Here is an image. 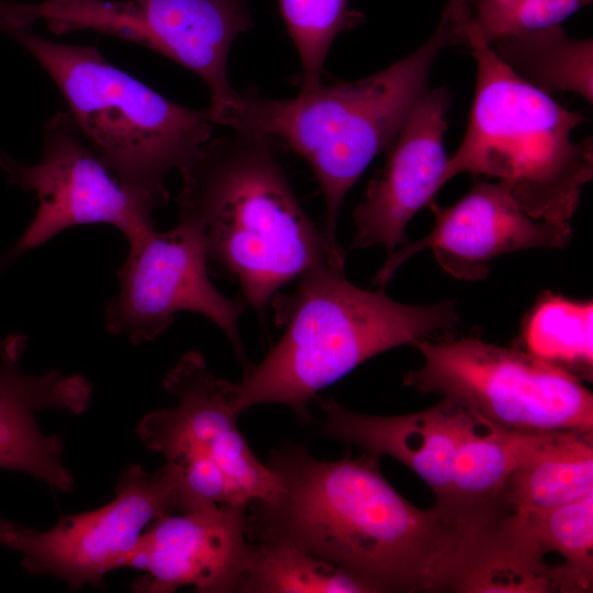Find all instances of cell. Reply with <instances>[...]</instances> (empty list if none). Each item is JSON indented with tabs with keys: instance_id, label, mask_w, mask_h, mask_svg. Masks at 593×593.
Returning <instances> with one entry per match:
<instances>
[{
	"instance_id": "obj_1",
	"label": "cell",
	"mask_w": 593,
	"mask_h": 593,
	"mask_svg": "<svg viewBox=\"0 0 593 593\" xmlns=\"http://www.w3.org/2000/svg\"><path fill=\"white\" fill-rule=\"evenodd\" d=\"M267 466L279 489L247 505L249 541L299 548L373 592H451L463 561L500 513L495 502L456 499L417 508L367 454L322 461L293 445L272 450Z\"/></svg>"
},
{
	"instance_id": "obj_2",
	"label": "cell",
	"mask_w": 593,
	"mask_h": 593,
	"mask_svg": "<svg viewBox=\"0 0 593 593\" xmlns=\"http://www.w3.org/2000/svg\"><path fill=\"white\" fill-rule=\"evenodd\" d=\"M275 145L270 136L230 128L179 168V221L199 231L208 268L234 278L259 315L307 271L345 265L343 249L300 205Z\"/></svg>"
},
{
	"instance_id": "obj_3",
	"label": "cell",
	"mask_w": 593,
	"mask_h": 593,
	"mask_svg": "<svg viewBox=\"0 0 593 593\" xmlns=\"http://www.w3.org/2000/svg\"><path fill=\"white\" fill-rule=\"evenodd\" d=\"M271 304L284 333L242 380L231 382L238 415L258 404H281L306 422L310 401L361 362L398 346L448 336L459 323L454 301L403 304L384 288L353 284L339 267L307 271Z\"/></svg>"
},
{
	"instance_id": "obj_4",
	"label": "cell",
	"mask_w": 593,
	"mask_h": 593,
	"mask_svg": "<svg viewBox=\"0 0 593 593\" xmlns=\"http://www.w3.org/2000/svg\"><path fill=\"white\" fill-rule=\"evenodd\" d=\"M463 45L459 20L446 3L430 37L409 56L356 81L301 90L289 99L235 91L208 110L213 124L279 137L311 168L326 208L324 234L334 246L344 199L372 159L393 143L428 90L430 70L445 48Z\"/></svg>"
},
{
	"instance_id": "obj_5",
	"label": "cell",
	"mask_w": 593,
	"mask_h": 593,
	"mask_svg": "<svg viewBox=\"0 0 593 593\" xmlns=\"http://www.w3.org/2000/svg\"><path fill=\"white\" fill-rule=\"evenodd\" d=\"M448 1L477 61V85L447 182L462 172L496 178L529 216L568 222L593 176L592 137L572 139L586 118L516 75L478 34L465 0Z\"/></svg>"
},
{
	"instance_id": "obj_6",
	"label": "cell",
	"mask_w": 593,
	"mask_h": 593,
	"mask_svg": "<svg viewBox=\"0 0 593 593\" xmlns=\"http://www.w3.org/2000/svg\"><path fill=\"white\" fill-rule=\"evenodd\" d=\"M65 97L79 131L123 182L169 199L166 178L211 138L208 110L178 104L118 68L96 46L8 30Z\"/></svg>"
},
{
	"instance_id": "obj_7",
	"label": "cell",
	"mask_w": 593,
	"mask_h": 593,
	"mask_svg": "<svg viewBox=\"0 0 593 593\" xmlns=\"http://www.w3.org/2000/svg\"><path fill=\"white\" fill-rule=\"evenodd\" d=\"M424 365L404 384L452 398L484 419L518 432L586 430L593 396L572 373L527 351L475 337L414 344Z\"/></svg>"
},
{
	"instance_id": "obj_8",
	"label": "cell",
	"mask_w": 593,
	"mask_h": 593,
	"mask_svg": "<svg viewBox=\"0 0 593 593\" xmlns=\"http://www.w3.org/2000/svg\"><path fill=\"white\" fill-rule=\"evenodd\" d=\"M0 166L12 183L38 200L33 220L2 262L86 224H111L128 246L138 244L156 231L153 211L168 201L120 180L65 111H57L43 127L40 163L25 165L0 153Z\"/></svg>"
},
{
	"instance_id": "obj_9",
	"label": "cell",
	"mask_w": 593,
	"mask_h": 593,
	"mask_svg": "<svg viewBox=\"0 0 593 593\" xmlns=\"http://www.w3.org/2000/svg\"><path fill=\"white\" fill-rule=\"evenodd\" d=\"M249 0H43L23 4L32 24L43 20L54 33L91 30L148 47L199 76L209 87L210 107L235 90L227 59L253 19Z\"/></svg>"
},
{
	"instance_id": "obj_10",
	"label": "cell",
	"mask_w": 593,
	"mask_h": 593,
	"mask_svg": "<svg viewBox=\"0 0 593 593\" xmlns=\"http://www.w3.org/2000/svg\"><path fill=\"white\" fill-rule=\"evenodd\" d=\"M179 482L171 462L155 473L128 466L105 505L63 516L45 532L16 524L5 547L22 555L29 573L57 577L72 590L102 588L107 573L127 566L146 527L178 513Z\"/></svg>"
},
{
	"instance_id": "obj_11",
	"label": "cell",
	"mask_w": 593,
	"mask_h": 593,
	"mask_svg": "<svg viewBox=\"0 0 593 593\" xmlns=\"http://www.w3.org/2000/svg\"><path fill=\"white\" fill-rule=\"evenodd\" d=\"M205 248L199 231L179 221L174 228L154 231L128 246L116 275L119 293L105 307V328L134 345L156 339L180 311L201 314L226 335L247 368L238 331L245 304L223 295L209 278Z\"/></svg>"
},
{
	"instance_id": "obj_12",
	"label": "cell",
	"mask_w": 593,
	"mask_h": 593,
	"mask_svg": "<svg viewBox=\"0 0 593 593\" xmlns=\"http://www.w3.org/2000/svg\"><path fill=\"white\" fill-rule=\"evenodd\" d=\"M163 384L177 404L141 419L136 434L146 448L166 460L187 452L209 458L224 472L242 504L277 492V475L258 460L239 432L231 382L215 377L202 354L183 355Z\"/></svg>"
},
{
	"instance_id": "obj_13",
	"label": "cell",
	"mask_w": 593,
	"mask_h": 593,
	"mask_svg": "<svg viewBox=\"0 0 593 593\" xmlns=\"http://www.w3.org/2000/svg\"><path fill=\"white\" fill-rule=\"evenodd\" d=\"M436 221L429 234L400 246L388 256L373 278L379 288L391 280L410 257L429 248L438 265L460 280H481L492 259L532 248H562L572 232L568 222L536 220L500 182L480 181L457 203L439 208L432 203Z\"/></svg>"
},
{
	"instance_id": "obj_14",
	"label": "cell",
	"mask_w": 593,
	"mask_h": 593,
	"mask_svg": "<svg viewBox=\"0 0 593 593\" xmlns=\"http://www.w3.org/2000/svg\"><path fill=\"white\" fill-rule=\"evenodd\" d=\"M451 102L447 87L427 90L388 148L381 171L368 183L365 200L354 211L351 248L382 245L388 256L409 239L412 217L433 203L447 182L444 136Z\"/></svg>"
},
{
	"instance_id": "obj_15",
	"label": "cell",
	"mask_w": 593,
	"mask_h": 593,
	"mask_svg": "<svg viewBox=\"0 0 593 593\" xmlns=\"http://www.w3.org/2000/svg\"><path fill=\"white\" fill-rule=\"evenodd\" d=\"M246 512L247 505L225 504L153 522L126 566L143 572L132 591L171 593L190 585L203 593L236 592L251 545Z\"/></svg>"
},
{
	"instance_id": "obj_16",
	"label": "cell",
	"mask_w": 593,
	"mask_h": 593,
	"mask_svg": "<svg viewBox=\"0 0 593 593\" xmlns=\"http://www.w3.org/2000/svg\"><path fill=\"white\" fill-rule=\"evenodd\" d=\"M24 335H9L0 344V468L22 471L60 492H71L75 480L63 462V441L45 435L35 415L57 409L80 414L89 406L92 387L81 376L53 370L24 373L19 360Z\"/></svg>"
},
{
	"instance_id": "obj_17",
	"label": "cell",
	"mask_w": 593,
	"mask_h": 593,
	"mask_svg": "<svg viewBox=\"0 0 593 593\" xmlns=\"http://www.w3.org/2000/svg\"><path fill=\"white\" fill-rule=\"evenodd\" d=\"M325 414L323 432L380 459L392 457L419 475L437 501L450 500L452 467L462 440L481 416L452 398L417 413L372 416L347 410L331 398H317Z\"/></svg>"
},
{
	"instance_id": "obj_18",
	"label": "cell",
	"mask_w": 593,
	"mask_h": 593,
	"mask_svg": "<svg viewBox=\"0 0 593 593\" xmlns=\"http://www.w3.org/2000/svg\"><path fill=\"white\" fill-rule=\"evenodd\" d=\"M510 510L479 539L463 563L452 592H572L562 566L551 567Z\"/></svg>"
},
{
	"instance_id": "obj_19",
	"label": "cell",
	"mask_w": 593,
	"mask_h": 593,
	"mask_svg": "<svg viewBox=\"0 0 593 593\" xmlns=\"http://www.w3.org/2000/svg\"><path fill=\"white\" fill-rule=\"evenodd\" d=\"M593 493L592 432H557L506 479L501 499L514 511H544Z\"/></svg>"
},
{
	"instance_id": "obj_20",
	"label": "cell",
	"mask_w": 593,
	"mask_h": 593,
	"mask_svg": "<svg viewBox=\"0 0 593 593\" xmlns=\"http://www.w3.org/2000/svg\"><path fill=\"white\" fill-rule=\"evenodd\" d=\"M490 46L516 75L542 92H574L592 103V38H572L557 24L505 35Z\"/></svg>"
},
{
	"instance_id": "obj_21",
	"label": "cell",
	"mask_w": 593,
	"mask_h": 593,
	"mask_svg": "<svg viewBox=\"0 0 593 593\" xmlns=\"http://www.w3.org/2000/svg\"><path fill=\"white\" fill-rule=\"evenodd\" d=\"M556 433L512 430L482 417L457 450L450 500L499 499L508 475L540 452Z\"/></svg>"
},
{
	"instance_id": "obj_22",
	"label": "cell",
	"mask_w": 593,
	"mask_h": 593,
	"mask_svg": "<svg viewBox=\"0 0 593 593\" xmlns=\"http://www.w3.org/2000/svg\"><path fill=\"white\" fill-rule=\"evenodd\" d=\"M236 592L371 593L361 579L343 568L282 544L250 542Z\"/></svg>"
},
{
	"instance_id": "obj_23",
	"label": "cell",
	"mask_w": 593,
	"mask_h": 593,
	"mask_svg": "<svg viewBox=\"0 0 593 593\" xmlns=\"http://www.w3.org/2000/svg\"><path fill=\"white\" fill-rule=\"evenodd\" d=\"M592 320V301H574L545 292L523 322L526 351L577 378H591Z\"/></svg>"
},
{
	"instance_id": "obj_24",
	"label": "cell",
	"mask_w": 593,
	"mask_h": 593,
	"mask_svg": "<svg viewBox=\"0 0 593 593\" xmlns=\"http://www.w3.org/2000/svg\"><path fill=\"white\" fill-rule=\"evenodd\" d=\"M514 512L545 555L553 551L563 557L574 592L589 591L593 574V493L549 510Z\"/></svg>"
},
{
	"instance_id": "obj_25",
	"label": "cell",
	"mask_w": 593,
	"mask_h": 593,
	"mask_svg": "<svg viewBox=\"0 0 593 593\" xmlns=\"http://www.w3.org/2000/svg\"><path fill=\"white\" fill-rule=\"evenodd\" d=\"M279 5L302 64L301 90H311L322 83L335 38L358 26L363 15L349 8V0H279Z\"/></svg>"
},
{
	"instance_id": "obj_26",
	"label": "cell",
	"mask_w": 593,
	"mask_h": 593,
	"mask_svg": "<svg viewBox=\"0 0 593 593\" xmlns=\"http://www.w3.org/2000/svg\"><path fill=\"white\" fill-rule=\"evenodd\" d=\"M478 34L494 40L561 24L592 0H465Z\"/></svg>"
},
{
	"instance_id": "obj_27",
	"label": "cell",
	"mask_w": 593,
	"mask_h": 593,
	"mask_svg": "<svg viewBox=\"0 0 593 593\" xmlns=\"http://www.w3.org/2000/svg\"><path fill=\"white\" fill-rule=\"evenodd\" d=\"M15 523L7 521V519H0V544L3 546H7L11 534L15 527Z\"/></svg>"
}]
</instances>
